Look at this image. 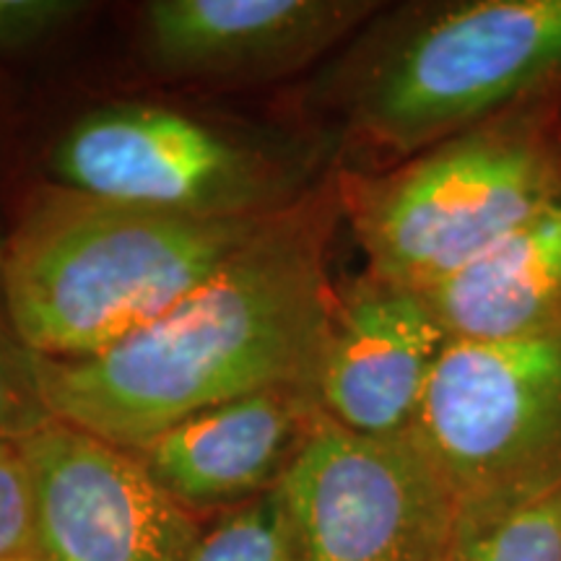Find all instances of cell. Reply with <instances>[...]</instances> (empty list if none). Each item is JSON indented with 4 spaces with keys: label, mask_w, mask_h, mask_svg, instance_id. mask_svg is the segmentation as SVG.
<instances>
[{
    "label": "cell",
    "mask_w": 561,
    "mask_h": 561,
    "mask_svg": "<svg viewBox=\"0 0 561 561\" xmlns=\"http://www.w3.org/2000/svg\"><path fill=\"white\" fill-rule=\"evenodd\" d=\"M411 437L458 504L561 479V331L447 341Z\"/></svg>",
    "instance_id": "5"
},
{
    "label": "cell",
    "mask_w": 561,
    "mask_h": 561,
    "mask_svg": "<svg viewBox=\"0 0 561 561\" xmlns=\"http://www.w3.org/2000/svg\"><path fill=\"white\" fill-rule=\"evenodd\" d=\"M561 198V153L536 123L491 121L416 153L351 198L371 276L426 291Z\"/></svg>",
    "instance_id": "3"
},
{
    "label": "cell",
    "mask_w": 561,
    "mask_h": 561,
    "mask_svg": "<svg viewBox=\"0 0 561 561\" xmlns=\"http://www.w3.org/2000/svg\"><path fill=\"white\" fill-rule=\"evenodd\" d=\"M21 557H37L34 483L21 442L0 437V559Z\"/></svg>",
    "instance_id": "16"
},
{
    "label": "cell",
    "mask_w": 561,
    "mask_h": 561,
    "mask_svg": "<svg viewBox=\"0 0 561 561\" xmlns=\"http://www.w3.org/2000/svg\"><path fill=\"white\" fill-rule=\"evenodd\" d=\"M0 561H42L39 557H21V559H0Z\"/></svg>",
    "instance_id": "18"
},
{
    "label": "cell",
    "mask_w": 561,
    "mask_h": 561,
    "mask_svg": "<svg viewBox=\"0 0 561 561\" xmlns=\"http://www.w3.org/2000/svg\"><path fill=\"white\" fill-rule=\"evenodd\" d=\"M421 294L447 341L561 331V198Z\"/></svg>",
    "instance_id": "12"
},
{
    "label": "cell",
    "mask_w": 561,
    "mask_h": 561,
    "mask_svg": "<svg viewBox=\"0 0 561 561\" xmlns=\"http://www.w3.org/2000/svg\"><path fill=\"white\" fill-rule=\"evenodd\" d=\"M30 462L42 561H185L201 520L138 458L50 421L19 439Z\"/></svg>",
    "instance_id": "8"
},
{
    "label": "cell",
    "mask_w": 561,
    "mask_h": 561,
    "mask_svg": "<svg viewBox=\"0 0 561 561\" xmlns=\"http://www.w3.org/2000/svg\"><path fill=\"white\" fill-rule=\"evenodd\" d=\"M362 0H153L144 5L151 62L193 79L294 70L369 16Z\"/></svg>",
    "instance_id": "11"
},
{
    "label": "cell",
    "mask_w": 561,
    "mask_h": 561,
    "mask_svg": "<svg viewBox=\"0 0 561 561\" xmlns=\"http://www.w3.org/2000/svg\"><path fill=\"white\" fill-rule=\"evenodd\" d=\"M55 185L191 216H268L291 208L284 159L185 112L112 104L83 115L50 153Z\"/></svg>",
    "instance_id": "6"
},
{
    "label": "cell",
    "mask_w": 561,
    "mask_h": 561,
    "mask_svg": "<svg viewBox=\"0 0 561 561\" xmlns=\"http://www.w3.org/2000/svg\"><path fill=\"white\" fill-rule=\"evenodd\" d=\"M445 561H561V479L458 504Z\"/></svg>",
    "instance_id": "13"
},
{
    "label": "cell",
    "mask_w": 561,
    "mask_h": 561,
    "mask_svg": "<svg viewBox=\"0 0 561 561\" xmlns=\"http://www.w3.org/2000/svg\"><path fill=\"white\" fill-rule=\"evenodd\" d=\"M561 83V0H468L421 16L364 70L354 125L421 153Z\"/></svg>",
    "instance_id": "4"
},
{
    "label": "cell",
    "mask_w": 561,
    "mask_h": 561,
    "mask_svg": "<svg viewBox=\"0 0 561 561\" xmlns=\"http://www.w3.org/2000/svg\"><path fill=\"white\" fill-rule=\"evenodd\" d=\"M87 9L73 0H0V53H19L50 39Z\"/></svg>",
    "instance_id": "17"
},
{
    "label": "cell",
    "mask_w": 561,
    "mask_h": 561,
    "mask_svg": "<svg viewBox=\"0 0 561 561\" xmlns=\"http://www.w3.org/2000/svg\"><path fill=\"white\" fill-rule=\"evenodd\" d=\"M299 561H445L458 500L411 434L320 416L278 483Z\"/></svg>",
    "instance_id": "7"
},
{
    "label": "cell",
    "mask_w": 561,
    "mask_h": 561,
    "mask_svg": "<svg viewBox=\"0 0 561 561\" xmlns=\"http://www.w3.org/2000/svg\"><path fill=\"white\" fill-rule=\"evenodd\" d=\"M335 297L325 216L299 201L144 331L87 359L34 356L42 403L53 421L133 453L250 392L314 390Z\"/></svg>",
    "instance_id": "1"
},
{
    "label": "cell",
    "mask_w": 561,
    "mask_h": 561,
    "mask_svg": "<svg viewBox=\"0 0 561 561\" xmlns=\"http://www.w3.org/2000/svg\"><path fill=\"white\" fill-rule=\"evenodd\" d=\"M445 343L424 294L367 273L335 297L314 385L322 416L364 437L411 434Z\"/></svg>",
    "instance_id": "9"
},
{
    "label": "cell",
    "mask_w": 561,
    "mask_h": 561,
    "mask_svg": "<svg viewBox=\"0 0 561 561\" xmlns=\"http://www.w3.org/2000/svg\"><path fill=\"white\" fill-rule=\"evenodd\" d=\"M320 416L318 392L280 385L193 413L133 455L195 517L227 512L278 486Z\"/></svg>",
    "instance_id": "10"
},
{
    "label": "cell",
    "mask_w": 561,
    "mask_h": 561,
    "mask_svg": "<svg viewBox=\"0 0 561 561\" xmlns=\"http://www.w3.org/2000/svg\"><path fill=\"white\" fill-rule=\"evenodd\" d=\"M185 561H299L297 536L280 489L221 512L187 551Z\"/></svg>",
    "instance_id": "14"
},
{
    "label": "cell",
    "mask_w": 561,
    "mask_h": 561,
    "mask_svg": "<svg viewBox=\"0 0 561 561\" xmlns=\"http://www.w3.org/2000/svg\"><path fill=\"white\" fill-rule=\"evenodd\" d=\"M278 214L216 219L47 187L0 255V301L34 356L87 359L191 297Z\"/></svg>",
    "instance_id": "2"
},
{
    "label": "cell",
    "mask_w": 561,
    "mask_h": 561,
    "mask_svg": "<svg viewBox=\"0 0 561 561\" xmlns=\"http://www.w3.org/2000/svg\"><path fill=\"white\" fill-rule=\"evenodd\" d=\"M50 421L34 375V354L16 339L9 320L0 322V437L24 439Z\"/></svg>",
    "instance_id": "15"
}]
</instances>
